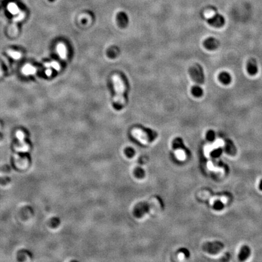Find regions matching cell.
Returning <instances> with one entry per match:
<instances>
[{"label":"cell","mask_w":262,"mask_h":262,"mask_svg":"<svg viewBox=\"0 0 262 262\" xmlns=\"http://www.w3.org/2000/svg\"><path fill=\"white\" fill-rule=\"evenodd\" d=\"M17 137L20 140H23L24 137L23 133L22 132H20V131H19V132L17 133Z\"/></svg>","instance_id":"17"},{"label":"cell","mask_w":262,"mask_h":262,"mask_svg":"<svg viewBox=\"0 0 262 262\" xmlns=\"http://www.w3.org/2000/svg\"><path fill=\"white\" fill-rule=\"evenodd\" d=\"M191 92L194 97H200L203 94V90L200 86L198 85H195L192 88Z\"/></svg>","instance_id":"10"},{"label":"cell","mask_w":262,"mask_h":262,"mask_svg":"<svg viewBox=\"0 0 262 262\" xmlns=\"http://www.w3.org/2000/svg\"><path fill=\"white\" fill-rule=\"evenodd\" d=\"M57 52L58 53L59 56L62 59H65L66 57L67 50H66V48L65 46L63 44L60 43L57 46Z\"/></svg>","instance_id":"11"},{"label":"cell","mask_w":262,"mask_h":262,"mask_svg":"<svg viewBox=\"0 0 262 262\" xmlns=\"http://www.w3.org/2000/svg\"><path fill=\"white\" fill-rule=\"evenodd\" d=\"M207 139L208 140L212 141L215 139V133L213 130H209L207 133Z\"/></svg>","instance_id":"14"},{"label":"cell","mask_w":262,"mask_h":262,"mask_svg":"<svg viewBox=\"0 0 262 262\" xmlns=\"http://www.w3.org/2000/svg\"><path fill=\"white\" fill-rule=\"evenodd\" d=\"M204 46L207 49L213 50L217 49L219 46V41L216 38L209 37L204 41Z\"/></svg>","instance_id":"5"},{"label":"cell","mask_w":262,"mask_h":262,"mask_svg":"<svg viewBox=\"0 0 262 262\" xmlns=\"http://www.w3.org/2000/svg\"><path fill=\"white\" fill-rule=\"evenodd\" d=\"M208 23L215 27H222L225 23V20L223 16L220 14H216L212 17L209 18L208 20Z\"/></svg>","instance_id":"4"},{"label":"cell","mask_w":262,"mask_h":262,"mask_svg":"<svg viewBox=\"0 0 262 262\" xmlns=\"http://www.w3.org/2000/svg\"><path fill=\"white\" fill-rule=\"evenodd\" d=\"M46 66L47 67L51 66V67H52L53 68H54L56 70H59V64L57 62H51L50 64H47Z\"/></svg>","instance_id":"15"},{"label":"cell","mask_w":262,"mask_h":262,"mask_svg":"<svg viewBox=\"0 0 262 262\" xmlns=\"http://www.w3.org/2000/svg\"><path fill=\"white\" fill-rule=\"evenodd\" d=\"M249 253H250V251H249V249L248 248V247L244 246L241 250L240 254L239 255V258L241 260H244L249 255Z\"/></svg>","instance_id":"12"},{"label":"cell","mask_w":262,"mask_h":262,"mask_svg":"<svg viewBox=\"0 0 262 262\" xmlns=\"http://www.w3.org/2000/svg\"><path fill=\"white\" fill-rule=\"evenodd\" d=\"M8 54L11 57H12L14 59H19L21 57V55L20 52L14 51V50H9Z\"/></svg>","instance_id":"13"},{"label":"cell","mask_w":262,"mask_h":262,"mask_svg":"<svg viewBox=\"0 0 262 262\" xmlns=\"http://www.w3.org/2000/svg\"><path fill=\"white\" fill-rule=\"evenodd\" d=\"M189 74L192 79L197 83L203 84L205 80L204 71L199 64H195L189 69Z\"/></svg>","instance_id":"3"},{"label":"cell","mask_w":262,"mask_h":262,"mask_svg":"<svg viewBox=\"0 0 262 262\" xmlns=\"http://www.w3.org/2000/svg\"><path fill=\"white\" fill-rule=\"evenodd\" d=\"M247 71L251 75H255L258 72V66L256 61L254 59H251L247 64Z\"/></svg>","instance_id":"6"},{"label":"cell","mask_w":262,"mask_h":262,"mask_svg":"<svg viewBox=\"0 0 262 262\" xmlns=\"http://www.w3.org/2000/svg\"><path fill=\"white\" fill-rule=\"evenodd\" d=\"M117 20L119 26L122 27L126 26L129 21L127 14L123 12H120L118 14Z\"/></svg>","instance_id":"7"},{"label":"cell","mask_w":262,"mask_h":262,"mask_svg":"<svg viewBox=\"0 0 262 262\" xmlns=\"http://www.w3.org/2000/svg\"><path fill=\"white\" fill-rule=\"evenodd\" d=\"M46 74L47 75L50 76V75L52 74V71H51L50 69H47V70L46 71Z\"/></svg>","instance_id":"18"},{"label":"cell","mask_w":262,"mask_h":262,"mask_svg":"<svg viewBox=\"0 0 262 262\" xmlns=\"http://www.w3.org/2000/svg\"><path fill=\"white\" fill-rule=\"evenodd\" d=\"M219 78L220 81L225 85H228L230 84L232 81V78L231 75L227 72H221L219 76Z\"/></svg>","instance_id":"8"},{"label":"cell","mask_w":262,"mask_h":262,"mask_svg":"<svg viewBox=\"0 0 262 262\" xmlns=\"http://www.w3.org/2000/svg\"><path fill=\"white\" fill-rule=\"evenodd\" d=\"M9 11L12 14H16L18 11V8L15 5H11L9 8Z\"/></svg>","instance_id":"16"},{"label":"cell","mask_w":262,"mask_h":262,"mask_svg":"<svg viewBox=\"0 0 262 262\" xmlns=\"http://www.w3.org/2000/svg\"><path fill=\"white\" fill-rule=\"evenodd\" d=\"M22 72L26 75H32L35 74L36 69L30 64H26L23 67Z\"/></svg>","instance_id":"9"},{"label":"cell","mask_w":262,"mask_h":262,"mask_svg":"<svg viewBox=\"0 0 262 262\" xmlns=\"http://www.w3.org/2000/svg\"><path fill=\"white\" fill-rule=\"evenodd\" d=\"M133 137L142 144L146 145L153 141L157 137V134L151 130H143L140 129H134L132 131Z\"/></svg>","instance_id":"2"},{"label":"cell","mask_w":262,"mask_h":262,"mask_svg":"<svg viewBox=\"0 0 262 262\" xmlns=\"http://www.w3.org/2000/svg\"><path fill=\"white\" fill-rule=\"evenodd\" d=\"M49 1L50 2H53L55 1V0H49Z\"/></svg>","instance_id":"20"},{"label":"cell","mask_w":262,"mask_h":262,"mask_svg":"<svg viewBox=\"0 0 262 262\" xmlns=\"http://www.w3.org/2000/svg\"><path fill=\"white\" fill-rule=\"evenodd\" d=\"M114 89L115 91V96L114 98V107L116 109H121L124 104V85L118 75H115L112 77Z\"/></svg>","instance_id":"1"},{"label":"cell","mask_w":262,"mask_h":262,"mask_svg":"<svg viewBox=\"0 0 262 262\" xmlns=\"http://www.w3.org/2000/svg\"><path fill=\"white\" fill-rule=\"evenodd\" d=\"M260 188H261V189L262 190V181H261V183H260Z\"/></svg>","instance_id":"19"}]
</instances>
